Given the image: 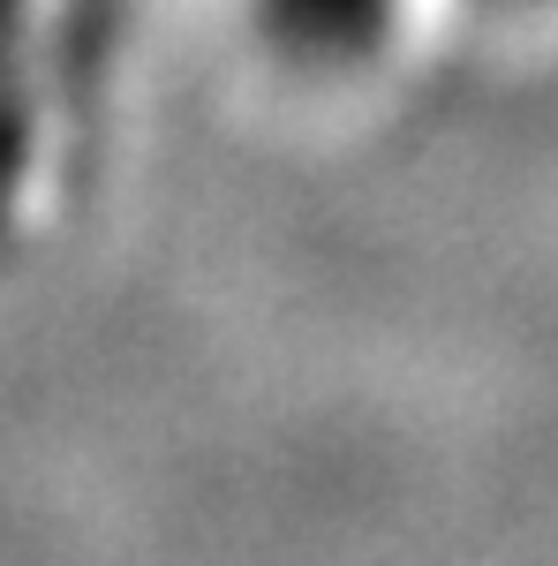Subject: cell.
Wrapping results in <instances>:
<instances>
[{"mask_svg":"<svg viewBox=\"0 0 558 566\" xmlns=\"http://www.w3.org/2000/svg\"><path fill=\"white\" fill-rule=\"evenodd\" d=\"M264 8H272L280 39L295 45V53L347 61V53H362V45L378 39V23H386L392 0H264Z\"/></svg>","mask_w":558,"mask_h":566,"instance_id":"6da1fadb","label":"cell"}]
</instances>
